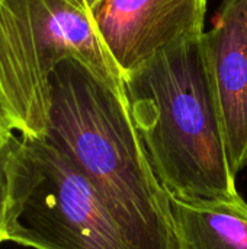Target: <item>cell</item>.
Segmentation results:
<instances>
[{
	"instance_id": "obj_4",
	"label": "cell",
	"mask_w": 247,
	"mask_h": 249,
	"mask_svg": "<svg viewBox=\"0 0 247 249\" xmlns=\"http://www.w3.org/2000/svg\"><path fill=\"white\" fill-rule=\"evenodd\" d=\"M208 0H102L99 35L122 76L178 44L204 35Z\"/></svg>"
},
{
	"instance_id": "obj_7",
	"label": "cell",
	"mask_w": 247,
	"mask_h": 249,
	"mask_svg": "<svg viewBox=\"0 0 247 249\" xmlns=\"http://www.w3.org/2000/svg\"><path fill=\"white\" fill-rule=\"evenodd\" d=\"M47 73L74 61L124 92V76L103 44L87 0H26ZM125 93V92H124Z\"/></svg>"
},
{
	"instance_id": "obj_11",
	"label": "cell",
	"mask_w": 247,
	"mask_h": 249,
	"mask_svg": "<svg viewBox=\"0 0 247 249\" xmlns=\"http://www.w3.org/2000/svg\"><path fill=\"white\" fill-rule=\"evenodd\" d=\"M100 1H102V0H87V4H89V7L93 10V9H95V7H96V6H98Z\"/></svg>"
},
{
	"instance_id": "obj_10",
	"label": "cell",
	"mask_w": 247,
	"mask_h": 249,
	"mask_svg": "<svg viewBox=\"0 0 247 249\" xmlns=\"http://www.w3.org/2000/svg\"><path fill=\"white\" fill-rule=\"evenodd\" d=\"M16 137H17L16 131L13 130L10 121L7 120L6 114L3 112V109L0 107V147L9 146Z\"/></svg>"
},
{
	"instance_id": "obj_9",
	"label": "cell",
	"mask_w": 247,
	"mask_h": 249,
	"mask_svg": "<svg viewBox=\"0 0 247 249\" xmlns=\"http://www.w3.org/2000/svg\"><path fill=\"white\" fill-rule=\"evenodd\" d=\"M9 149L10 144L6 147H0V241L1 239V226H3V213H4V203H6V188H7V162H9Z\"/></svg>"
},
{
	"instance_id": "obj_6",
	"label": "cell",
	"mask_w": 247,
	"mask_h": 249,
	"mask_svg": "<svg viewBox=\"0 0 247 249\" xmlns=\"http://www.w3.org/2000/svg\"><path fill=\"white\" fill-rule=\"evenodd\" d=\"M234 175L247 166V0H223L204 34Z\"/></svg>"
},
{
	"instance_id": "obj_2",
	"label": "cell",
	"mask_w": 247,
	"mask_h": 249,
	"mask_svg": "<svg viewBox=\"0 0 247 249\" xmlns=\"http://www.w3.org/2000/svg\"><path fill=\"white\" fill-rule=\"evenodd\" d=\"M124 92L151 168L170 197L191 203L242 198L204 35L125 74Z\"/></svg>"
},
{
	"instance_id": "obj_5",
	"label": "cell",
	"mask_w": 247,
	"mask_h": 249,
	"mask_svg": "<svg viewBox=\"0 0 247 249\" xmlns=\"http://www.w3.org/2000/svg\"><path fill=\"white\" fill-rule=\"evenodd\" d=\"M51 76L36 44L26 0H0V107L17 136L45 137Z\"/></svg>"
},
{
	"instance_id": "obj_8",
	"label": "cell",
	"mask_w": 247,
	"mask_h": 249,
	"mask_svg": "<svg viewBox=\"0 0 247 249\" xmlns=\"http://www.w3.org/2000/svg\"><path fill=\"white\" fill-rule=\"evenodd\" d=\"M178 249H247V203L170 197Z\"/></svg>"
},
{
	"instance_id": "obj_3",
	"label": "cell",
	"mask_w": 247,
	"mask_h": 249,
	"mask_svg": "<svg viewBox=\"0 0 247 249\" xmlns=\"http://www.w3.org/2000/svg\"><path fill=\"white\" fill-rule=\"evenodd\" d=\"M1 239L33 249H134L95 185L47 137L10 143Z\"/></svg>"
},
{
	"instance_id": "obj_1",
	"label": "cell",
	"mask_w": 247,
	"mask_h": 249,
	"mask_svg": "<svg viewBox=\"0 0 247 249\" xmlns=\"http://www.w3.org/2000/svg\"><path fill=\"white\" fill-rule=\"evenodd\" d=\"M49 139L95 185L134 249H178L170 196L157 179L127 96L74 61L51 74Z\"/></svg>"
},
{
	"instance_id": "obj_12",
	"label": "cell",
	"mask_w": 247,
	"mask_h": 249,
	"mask_svg": "<svg viewBox=\"0 0 247 249\" xmlns=\"http://www.w3.org/2000/svg\"><path fill=\"white\" fill-rule=\"evenodd\" d=\"M0 244H1V241H0Z\"/></svg>"
}]
</instances>
